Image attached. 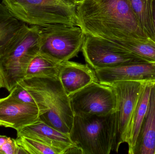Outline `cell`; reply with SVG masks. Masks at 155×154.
Instances as JSON below:
<instances>
[{"label": "cell", "instance_id": "9a60e30c", "mask_svg": "<svg viewBox=\"0 0 155 154\" xmlns=\"http://www.w3.org/2000/svg\"><path fill=\"white\" fill-rule=\"evenodd\" d=\"M148 82L143 89L130 121L126 143L128 144V153L134 154L137 140L142 123L146 114L153 85Z\"/></svg>", "mask_w": 155, "mask_h": 154}, {"label": "cell", "instance_id": "6da1fadb", "mask_svg": "<svg viewBox=\"0 0 155 154\" xmlns=\"http://www.w3.org/2000/svg\"><path fill=\"white\" fill-rule=\"evenodd\" d=\"M77 26L86 35L113 42H147L128 0H80L76 11Z\"/></svg>", "mask_w": 155, "mask_h": 154}, {"label": "cell", "instance_id": "cb8c5ba5", "mask_svg": "<svg viewBox=\"0 0 155 154\" xmlns=\"http://www.w3.org/2000/svg\"><path fill=\"white\" fill-rule=\"evenodd\" d=\"M9 137L5 136L0 135V150L5 143H6V141L8 140Z\"/></svg>", "mask_w": 155, "mask_h": 154}, {"label": "cell", "instance_id": "8fae6325", "mask_svg": "<svg viewBox=\"0 0 155 154\" xmlns=\"http://www.w3.org/2000/svg\"><path fill=\"white\" fill-rule=\"evenodd\" d=\"M40 120L36 105L20 102L9 95L0 99V126L16 131Z\"/></svg>", "mask_w": 155, "mask_h": 154}, {"label": "cell", "instance_id": "7c38bea8", "mask_svg": "<svg viewBox=\"0 0 155 154\" xmlns=\"http://www.w3.org/2000/svg\"><path fill=\"white\" fill-rule=\"evenodd\" d=\"M16 131L17 137L25 136L38 140L55 149L60 154H65L74 146L69 134L62 133L41 120Z\"/></svg>", "mask_w": 155, "mask_h": 154}, {"label": "cell", "instance_id": "9c48e42d", "mask_svg": "<svg viewBox=\"0 0 155 154\" xmlns=\"http://www.w3.org/2000/svg\"><path fill=\"white\" fill-rule=\"evenodd\" d=\"M148 82L123 81L111 85L117 97V136L114 151L126 142L130 121L143 89Z\"/></svg>", "mask_w": 155, "mask_h": 154}, {"label": "cell", "instance_id": "5b68a950", "mask_svg": "<svg viewBox=\"0 0 155 154\" xmlns=\"http://www.w3.org/2000/svg\"><path fill=\"white\" fill-rule=\"evenodd\" d=\"M40 27L25 25L7 51L0 58L4 87L10 92L25 78V72L40 49Z\"/></svg>", "mask_w": 155, "mask_h": 154}, {"label": "cell", "instance_id": "2e32d148", "mask_svg": "<svg viewBox=\"0 0 155 154\" xmlns=\"http://www.w3.org/2000/svg\"><path fill=\"white\" fill-rule=\"evenodd\" d=\"M25 24L0 3V58L7 51Z\"/></svg>", "mask_w": 155, "mask_h": 154}, {"label": "cell", "instance_id": "603a6c76", "mask_svg": "<svg viewBox=\"0 0 155 154\" xmlns=\"http://www.w3.org/2000/svg\"><path fill=\"white\" fill-rule=\"evenodd\" d=\"M152 16H153V24L155 33V0H153L152 5Z\"/></svg>", "mask_w": 155, "mask_h": 154}, {"label": "cell", "instance_id": "e0dca14e", "mask_svg": "<svg viewBox=\"0 0 155 154\" xmlns=\"http://www.w3.org/2000/svg\"><path fill=\"white\" fill-rule=\"evenodd\" d=\"M61 64L38 53L28 65L25 79L34 77L59 79Z\"/></svg>", "mask_w": 155, "mask_h": 154}, {"label": "cell", "instance_id": "ffe728a7", "mask_svg": "<svg viewBox=\"0 0 155 154\" xmlns=\"http://www.w3.org/2000/svg\"><path fill=\"white\" fill-rule=\"evenodd\" d=\"M15 140L28 154H60L54 148L32 138L21 136L17 137Z\"/></svg>", "mask_w": 155, "mask_h": 154}, {"label": "cell", "instance_id": "5bb4252c", "mask_svg": "<svg viewBox=\"0 0 155 154\" xmlns=\"http://www.w3.org/2000/svg\"><path fill=\"white\" fill-rule=\"evenodd\" d=\"M134 154H155V83L152 87L147 110L137 140Z\"/></svg>", "mask_w": 155, "mask_h": 154}, {"label": "cell", "instance_id": "d4e9b609", "mask_svg": "<svg viewBox=\"0 0 155 154\" xmlns=\"http://www.w3.org/2000/svg\"><path fill=\"white\" fill-rule=\"evenodd\" d=\"M4 87L3 80L0 71V89Z\"/></svg>", "mask_w": 155, "mask_h": 154}, {"label": "cell", "instance_id": "30bf717a", "mask_svg": "<svg viewBox=\"0 0 155 154\" xmlns=\"http://www.w3.org/2000/svg\"><path fill=\"white\" fill-rule=\"evenodd\" d=\"M94 70L98 82L107 86L123 81L155 83V62L143 61Z\"/></svg>", "mask_w": 155, "mask_h": 154}, {"label": "cell", "instance_id": "ac0fdd59", "mask_svg": "<svg viewBox=\"0 0 155 154\" xmlns=\"http://www.w3.org/2000/svg\"><path fill=\"white\" fill-rule=\"evenodd\" d=\"M128 1L143 30L149 39L155 42L152 16L153 0Z\"/></svg>", "mask_w": 155, "mask_h": 154}, {"label": "cell", "instance_id": "4fadbf2b", "mask_svg": "<svg viewBox=\"0 0 155 154\" xmlns=\"http://www.w3.org/2000/svg\"><path fill=\"white\" fill-rule=\"evenodd\" d=\"M58 78L69 96L94 81H98L94 70L88 64L70 61L61 63Z\"/></svg>", "mask_w": 155, "mask_h": 154}, {"label": "cell", "instance_id": "7402d4cb", "mask_svg": "<svg viewBox=\"0 0 155 154\" xmlns=\"http://www.w3.org/2000/svg\"><path fill=\"white\" fill-rule=\"evenodd\" d=\"M28 154L27 152L16 143L15 139L9 137L8 140L2 146L0 154Z\"/></svg>", "mask_w": 155, "mask_h": 154}, {"label": "cell", "instance_id": "3957f363", "mask_svg": "<svg viewBox=\"0 0 155 154\" xmlns=\"http://www.w3.org/2000/svg\"><path fill=\"white\" fill-rule=\"evenodd\" d=\"M80 0H2L17 19L31 25L77 26L76 11Z\"/></svg>", "mask_w": 155, "mask_h": 154}, {"label": "cell", "instance_id": "44dd1931", "mask_svg": "<svg viewBox=\"0 0 155 154\" xmlns=\"http://www.w3.org/2000/svg\"><path fill=\"white\" fill-rule=\"evenodd\" d=\"M10 92L11 96L20 102L37 105L31 94L19 83Z\"/></svg>", "mask_w": 155, "mask_h": 154}, {"label": "cell", "instance_id": "277c9868", "mask_svg": "<svg viewBox=\"0 0 155 154\" xmlns=\"http://www.w3.org/2000/svg\"><path fill=\"white\" fill-rule=\"evenodd\" d=\"M69 134L81 154H110L116 145V112L106 115H74Z\"/></svg>", "mask_w": 155, "mask_h": 154}, {"label": "cell", "instance_id": "8992f818", "mask_svg": "<svg viewBox=\"0 0 155 154\" xmlns=\"http://www.w3.org/2000/svg\"><path fill=\"white\" fill-rule=\"evenodd\" d=\"M40 27L39 54L61 63L76 57L82 50L86 36L79 26L55 25Z\"/></svg>", "mask_w": 155, "mask_h": 154}, {"label": "cell", "instance_id": "ba28073f", "mask_svg": "<svg viewBox=\"0 0 155 154\" xmlns=\"http://www.w3.org/2000/svg\"><path fill=\"white\" fill-rule=\"evenodd\" d=\"M86 36L81 51L86 62L94 70L146 61L115 42L90 35Z\"/></svg>", "mask_w": 155, "mask_h": 154}, {"label": "cell", "instance_id": "d6986e66", "mask_svg": "<svg viewBox=\"0 0 155 154\" xmlns=\"http://www.w3.org/2000/svg\"><path fill=\"white\" fill-rule=\"evenodd\" d=\"M115 43L144 61L155 62V42L152 40L147 42L124 41Z\"/></svg>", "mask_w": 155, "mask_h": 154}, {"label": "cell", "instance_id": "52a82bcc", "mask_svg": "<svg viewBox=\"0 0 155 154\" xmlns=\"http://www.w3.org/2000/svg\"><path fill=\"white\" fill-rule=\"evenodd\" d=\"M69 98L74 115H106L116 111L114 90L98 81L90 83Z\"/></svg>", "mask_w": 155, "mask_h": 154}, {"label": "cell", "instance_id": "7a4b0ae2", "mask_svg": "<svg viewBox=\"0 0 155 154\" xmlns=\"http://www.w3.org/2000/svg\"><path fill=\"white\" fill-rule=\"evenodd\" d=\"M19 83L34 99L40 110V120L62 133L69 134L74 114L69 96L59 79L25 78Z\"/></svg>", "mask_w": 155, "mask_h": 154}]
</instances>
